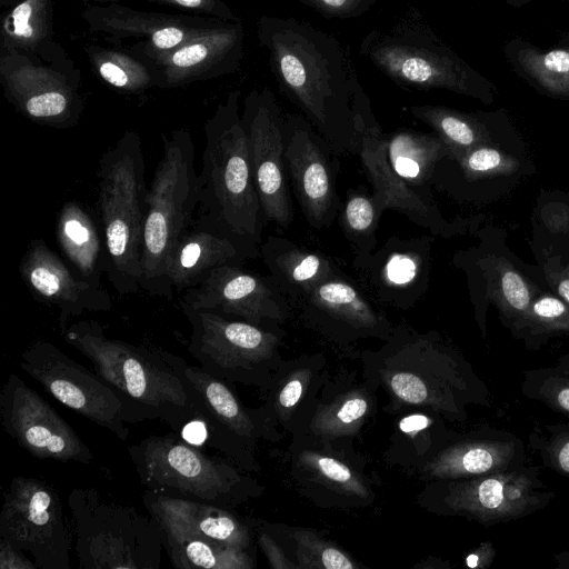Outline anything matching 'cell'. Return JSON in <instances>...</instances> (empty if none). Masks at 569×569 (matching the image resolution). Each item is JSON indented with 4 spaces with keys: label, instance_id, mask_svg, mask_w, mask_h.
I'll return each mask as SVG.
<instances>
[{
    "label": "cell",
    "instance_id": "obj_1",
    "mask_svg": "<svg viewBox=\"0 0 569 569\" xmlns=\"http://www.w3.org/2000/svg\"><path fill=\"white\" fill-rule=\"evenodd\" d=\"M258 38L284 96L338 156L356 153V73L339 41L292 17L272 16L259 19Z\"/></svg>",
    "mask_w": 569,
    "mask_h": 569
},
{
    "label": "cell",
    "instance_id": "obj_2",
    "mask_svg": "<svg viewBox=\"0 0 569 569\" xmlns=\"http://www.w3.org/2000/svg\"><path fill=\"white\" fill-rule=\"evenodd\" d=\"M64 341L82 353L123 406L127 423L161 420L173 431L198 419L183 358L106 335L96 320L71 322Z\"/></svg>",
    "mask_w": 569,
    "mask_h": 569
},
{
    "label": "cell",
    "instance_id": "obj_3",
    "mask_svg": "<svg viewBox=\"0 0 569 569\" xmlns=\"http://www.w3.org/2000/svg\"><path fill=\"white\" fill-rule=\"evenodd\" d=\"M238 98V92L231 93L204 126L194 222L259 257L264 220Z\"/></svg>",
    "mask_w": 569,
    "mask_h": 569
},
{
    "label": "cell",
    "instance_id": "obj_4",
    "mask_svg": "<svg viewBox=\"0 0 569 569\" xmlns=\"http://www.w3.org/2000/svg\"><path fill=\"white\" fill-rule=\"evenodd\" d=\"M359 54L402 88L442 89L489 103L496 84L473 69L416 11L371 30Z\"/></svg>",
    "mask_w": 569,
    "mask_h": 569
},
{
    "label": "cell",
    "instance_id": "obj_5",
    "mask_svg": "<svg viewBox=\"0 0 569 569\" xmlns=\"http://www.w3.org/2000/svg\"><path fill=\"white\" fill-rule=\"evenodd\" d=\"M146 163L141 139L124 132L99 160L98 211L107 252V277L120 295L136 293L141 280L146 212Z\"/></svg>",
    "mask_w": 569,
    "mask_h": 569
},
{
    "label": "cell",
    "instance_id": "obj_6",
    "mask_svg": "<svg viewBox=\"0 0 569 569\" xmlns=\"http://www.w3.org/2000/svg\"><path fill=\"white\" fill-rule=\"evenodd\" d=\"M162 148L146 196L140 289L151 297L171 299L166 268L173 248L194 223L199 180L188 130L162 134Z\"/></svg>",
    "mask_w": 569,
    "mask_h": 569
},
{
    "label": "cell",
    "instance_id": "obj_7",
    "mask_svg": "<svg viewBox=\"0 0 569 569\" xmlns=\"http://www.w3.org/2000/svg\"><path fill=\"white\" fill-rule=\"evenodd\" d=\"M68 507L80 569L160 568L164 548L150 516L108 500L93 488H74Z\"/></svg>",
    "mask_w": 569,
    "mask_h": 569
},
{
    "label": "cell",
    "instance_id": "obj_8",
    "mask_svg": "<svg viewBox=\"0 0 569 569\" xmlns=\"http://www.w3.org/2000/svg\"><path fill=\"white\" fill-rule=\"evenodd\" d=\"M128 452L147 490L223 508L251 491V482L230 463L209 457L173 430L141 439Z\"/></svg>",
    "mask_w": 569,
    "mask_h": 569
},
{
    "label": "cell",
    "instance_id": "obj_9",
    "mask_svg": "<svg viewBox=\"0 0 569 569\" xmlns=\"http://www.w3.org/2000/svg\"><path fill=\"white\" fill-rule=\"evenodd\" d=\"M0 539L28 553L38 569H70L73 530L58 490L43 479L13 477L0 512Z\"/></svg>",
    "mask_w": 569,
    "mask_h": 569
},
{
    "label": "cell",
    "instance_id": "obj_10",
    "mask_svg": "<svg viewBox=\"0 0 569 569\" xmlns=\"http://www.w3.org/2000/svg\"><path fill=\"white\" fill-rule=\"evenodd\" d=\"M20 368L59 402L126 441L129 428L113 389L47 340L32 342L20 357Z\"/></svg>",
    "mask_w": 569,
    "mask_h": 569
},
{
    "label": "cell",
    "instance_id": "obj_11",
    "mask_svg": "<svg viewBox=\"0 0 569 569\" xmlns=\"http://www.w3.org/2000/svg\"><path fill=\"white\" fill-rule=\"evenodd\" d=\"M191 327L190 355L210 375L252 382L271 359L278 337L259 326L180 306Z\"/></svg>",
    "mask_w": 569,
    "mask_h": 569
},
{
    "label": "cell",
    "instance_id": "obj_12",
    "mask_svg": "<svg viewBox=\"0 0 569 569\" xmlns=\"http://www.w3.org/2000/svg\"><path fill=\"white\" fill-rule=\"evenodd\" d=\"M241 120L264 223L288 228L293 206L284 164L286 114L269 89L252 90Z\"/></svg>",
    "mask_w": 569,
    "mask_h": 569
},
{
    "label": "cell",
    "instance_id": "obj_13",
    "mask_svg": "<svg viewBox=\"0 0 569 569\" xmlns=\"http://www.w3.org/2000/svg\"><path fill=\"white\" fill-rule=\"evenodd\" d=\"M337 156L305 116L286 114L287 176L306 220L317 229L330 227L342 206L337 192Z\"/></svg>",
    "mask_w": 569,
    "mask_h": 569
},
{
    "label": "cell",
    "instance_id": "obj_14",
    "mask_svg": "<svg viewBox=\"0 0 569 569\" xmlns=\"http://www.w3.org/2000/svg\"><path fill=\"white\" fill-rule=\"evenodd\" d=\"M3 430L38 459L89 465L93 453L74 429L19 376L12 373L0 392Z\"/></svg>",
    "mask_w": 569,
    "mask_h": 569
},
{
    "label": "cell",
    "instance_id": "obj_15",
    "mask_svg": "<svg viewBox=\"0 0 569 569\" xmlns=\"http://www.w3.org/2000/svg\"><path fill=\"white\" fill-rule=\"evenodd\" d=\"M351 106L357 136L356 154L371 182V194L380 210H396L433 234L445 233L448 227L431 200L415 190L389 164L386 136L357 74L352 81Z\"/></svg>",
    "mask_w": 569,
    "mask_h": 569
},
{
    "label": "cell",
    "instance_id": "obj_16",
    "mask_svg": "<svg viewBox=\"0 0 569 569\" xmlns=\"http://www.w3.org/2000/svg\"><path fill=\"white\" fill-rule=\"evenodd\" d=\"M291 301L270 276L240 264L213 269L198 286L182 292L179 307L214 312L259 326L266 320L282 321Z\"/></svg>",
    "mask_w": 569,
    "mask_h": 569
},
{
    "label": "cell",
    "instance_id": "obj_17",
    "mask_svg": "<svg viewBox=\"0 0 569 569\" xmlns=\"http://www.w3.org/2000/svg\"><path fill=\"white\" fill-rule=\"evenodd\" d=\"M19 272L33 299L58 310L61 333L73 318L86 312H106L112 308L111 298L103 286L93 284L79 276L41 239L29 243Z\"/></svg>",
    "mask_w": 569,
    "mask_h": 569
},
{
    "label": "cell",
    "instance_id": "obj_18",
    "mask_svg": "<svg viewBox=\"0 0 569 569\" xmlns=\"http://www.w3.org/2000/svg\"><path fill=\"white\" fill-rule=\"evenodd\" d=\"M430 240L390 238L356 269L371 293L400 308L427 290L430 273Z\"/></svg>",
    "mask_w": 569,
    "mask_h": 569
},
{
    "label": "cell",
    "instance_id": "obj_19",
    "mask_svg": "<svg viewBox=\"0 0 569 569\" xmlns=\"http://www.w3.org/2000/svg\"><path fill=\"white\" fill-rule=\"evenodd\" d=\"M187 376L194 409L198 419L204 423L208 442L240 460L254 436L253 418L226 380L210 375L200 366H188Z\"/></svg>",
    "mask_w": 569,
    "mask_h": 569
},
{
    "label": "cell",
    "instance_id": "obj_20",
    "mask_svg": "<svg viewBox=\"0 0 569 569\" xmlns=\"http://www.w3.org/2000/svg\"><path fill=\"white\" fill-rule=\"evenodd\" d=\"M143 506L156 521L167 522L200 539L248 550L249 527L227 508L144 490Z\"/></svg>",
    "mask_w": 569,
    "mask_h": 569
},
{
    "label": "cell",
    "instance_id": "obj_21",
    "mask_svg": "<svg viewBox=\"0 0 569 569\" xmlns=\"http://www.w3.org/2000/svg\"><path fill=\"white\" fill-rule=\"evenodd\" d=\"M258 256L233 239L196 222L173 248L166 268V283L173 293L198 286L213 269L242 266Z\"/></svg>",
    "mask_w": 569,
    "mask_h": 569
},
{
    "label": "cell",
    "instance_id": "obj_22",
    "mask_svg": "<svg viewBox=\"0 0 569 569\" xmlns=\"http://www.w3.org/2000/svg\"><path fill=\"white\" fill-rule=\"evenodd\" d=\"M259 251L269 276L291 302L301 301L313 287L339 272L327 256L279 236H268Z\"/></svg>",
    "mask_w": 569,
    "mask_h": 569
},
{
    "label": "cell",
    "instance_id": "obj_23",
    "mask_svg": "<svg viewBox=\"0 0 569 569\" xmlns=\"http://www.w3.org/2000/svg\"><path fill=\"white\" fill-rule=\"evenodd\" d=\"M58 246L71 268L89 282L102 286L107 252L101 227L91 211L77 200L61 207L56 222Z\"/></svg>",
    "mask_w": 569,
    "mask_h": 569
},
{
    "label": "cell",
    "instance_id": "obj_24",
    "mask_svg": "<svg viewBox=\"0 0 569 569\" xmlns=\"http://www.w3.org/2000/svg\"><path fill=\"white\" fill-rule=\"evenodd\" d=\"M502 54L516 76L539 92L569 99V33L550 49L516 36L502 46Z\"/></svg>",
    "mask_w": 569,
    "mask_h": 569
},
{
    "label": "cell",
    "instance_id": "obj_25",
    "mask_svg": "<svg viewBox=\"0 0 569 569\" xmlns=\"http://www.w3.org/2000/svg\"><path fill=\"white\" fill-rule=\"evenodd\" d=\"M387 159L393 171L412 187H423L437 164L450 152L437 133L398 129L386 136Z\"/></svg>",
    "mask_w": 569,
    "mask_h": 569
},
{
    "label": "cell",
    "instance_id": "obj_26",
    "mask_svg": "<svg viewBox=\"0 0 569 569\" xmlns=\"http://www.w3.org/2000/svg\"><path fill=\"white\" fill-rule=\"evenodd\" d=\"M156 523L163 548L174 568L251 569L254 566L248 550L200 539L163 521Z\"/></svg>",
    "mask_w": 569,
    "mask_h": 569
},
{
    "label": "cell",
    "instance_id": "obj_27",
    "mask_svg": "<svg viewBox=\"0 0 569 569\" xmlns=\"http://www.w3.org/2000/svg\"><path fill=\"white\" fill-rule=\"evenodd\" d=\"M301 301L355 329L377 330L383 323L368 299L340 272L318 283Z\"/></svg>",
    "mask_w": 569,
    "mask_h": 569
},
{
    "label": "cell",
    "instance_id": "obj_28",
    "mask_svg": "<svg viewBox=\"0 0 569 569\" xmlns=\"http://www.w3.org/2000/svg\"><path fill=\"white\" fill-rule=\"evenodd\" d=\"M408 111L439 136L450 152V159L456 161L472 148L491 140L482 116L431 104L412 106Z\"/></svg>",
    "mask_w": 569,
    "mask_h": 569
},
{
    "label": "cell",
    "instance_id": "obj_29",
    "mask_svg": "<svg viewBox=\"0 0 569 569\" xmlns=\"http://www.w3.org/2000/svg\"><path fill=\"white\" fill-rule=\"evenodd\" d=\"M381 213L372 194L361 191L348 192L338 217L343 234L356 252L355 268L359 267L378 244L377 230Z\"/></svg>",
    "mask_w": 569,
    "mask_h": 569
},
{
    "label": "cell",
    "instance_id": "obj_30",
    "mask_svg": "<svg viewBox=\"0 0 569 569\" xmlns=\"http://www.w3.org/2000/svg\"><path fill=\"white\" fill-rule=\"evenodd\" d=\"M500 461L497 448L473 442L443 451L427 466V471L436 478H457L491 471Z\"/></svg>",
    "mask_w": 569,
    "mask_h": 569
},
{
    "label": "cell",
    "instance_id": "obj_31",
    "mask_svg": "<svg viewBox=\"0 0 569 569\" xmlns=\"http://www.w3.org/2000/svg\"><path fill=\"white\" fill-rule=\"evenodd\" d=\"M368 400L361 391H349L318 409L311 429L322 437H340L356 432L368 413Z\"/></svg>",
    "mask_w": 569,
    "mask_h": 569
},
{
    "label": "cell",
    "instance_id": "obj_32",
    "mask_svg": "<svg viewBox=\"0 0 569 569\" xmlns=\"http://www.w3.org/2000/svg\"><path fill=\"white\" fill-rule=\"evenodd\" d=\"M298 550V567L353 569L357 566L340 549L307 530L292 533Z\"/></svg>",
    "mask_w": 569,
    "mask_h": 569
},
{
    "label": "cell",
    "instance_id": "obj_33",
    "mask_svg": "<svg viewBox=\"0 0 569 569\" xmlns=\"http://www.w3.org/2000/svg\"><path fill=\"white\" fill-rule=\"evenodd\" d=\"M468 180L511 174L519 162L511 156L488 143L477 146L457 160Z\"/></svg>",
    "mask_w": 569,
    "mask_h": 569
},
{
    "label": "cell",
    "instance_id": "obj_34",
    "mask_svg": "<svg viewBox=\"0 0 569 569\" xmlns=\"http://www.w3.org/2000/svg\"><path fill=\"white\" fill-rule=\"evenodd\" d=\"M507 495L503 481L487 478L480 482L458 486L449 502L457 509L493 511L506 505Z\"/></svg>",
    "mask_w": 569,
    "mask_h": 569
},
{
    "label": "cell",
    "instance_id": "obj_35",
    "mask_svg": "<svg viewBox=\"0 0 569 569\" xmlns=\"http://www.w3.org/2000/svg\"><path fill=\"white\" fill-rule=\"evenodd\" d=\"M300 460L318 478L340 489L342 492L358 497L368 496V490L363 482L349 467L339 460L312 451H305Z\"/></svg>",
    "mask_w": 569,
    "mask_h": 569
},
{
    "label": "cell",
    "instance_id": "obj_36",
    "mask_svg": "<svg viewBox=\"0 0 569 569\" xmlns=\"http://www.w3.org/2000/svg\"><path fill=\"white\" fill-rule=\"evenodd\" d=\"M498 293L502 305L517 313H527L532 291L527 281L515 270L503 269L499 277Z\"/></svg>",
    "mask_w": 569,
    "mask_h": 569
},
{
    "label": "cell",
    "instance_id": "obj_37",
    "mask_svg": "<svg viewBox=\"0 0 569 569\" xmlns=\"http://www.w3.org/2000/svg\"><path fill=\"white\" fill-rule=\"evenodd\" d=\"M39 0H27L17 6L9 14L4 30L7 33L19 41H28L33 39L40 23L39 11L37 4Z\"/></svg>",
    "mask_w": 569,
    "mask_h": 569
},
{
    "label": "cell",
    "instance_id": "obj_38",
    "mask_svg": "<svg viewBox=\"0 0 569 569\" xmlns=\"http://www.w3.org/2000/svg\"><path fill=\"white\" fill-rule=\"evenodd\" d=\"M321 16L332 19L358 18L375 6L378 0H299Z\"/></svg>",
    "mask_w": 569,
    "mask_h": 569
},
{
    "label": "cell",
    "instance_id": "obj_39",
    "mask_svg": "<svg viewBox=\"0 0 569 569\" xmlns=\"http://www.w3.org/2000/svg\"><path fill=\"white\" fill-rule=\"evenodd\" d=\"M533 320L549 328H569V308L553 296H541L530 305L528 310Z\"/></svg>",
    "mask_w": 569,
    "mask_h": 569
},
{
    "label": "cell",
    "instance_id": "obj_40",
    "mask_svg": "<svg viewBox=\"0 0 569 569\" xmlns=\"http://www.w3.org/2000/svg\"><path fill=\"white\" fill-rule=\"evenodd\" d=\"M309 378V371L299 370L287 380L277 397V405L281 410H291L299 402Z\"/></svg>",
    "mask_w": 569,
    "mask_h": 569
},
{
    "label": "cell",
    "instance_id": "obj_41",
    "mask_svg": "<svg viewBox=\"0 0 569 569\" xmlns=\"http://www.w3.org/2000/svg\"><path fill=\"white\" fill-rule=\"evenodd\" d=\"M0 569H38L32 559L4 539H0Z\"/></svg>",
    "mask_w": 569,
    "mask_h": 569
},
{
    "label": "cell",
    "instance_id": "obj_42",
    "mask_svg": "<svg viewBox=\"0 0 569 569\" xmlns=\"http://www.w3.org/2000/svg\"><path fill=\"white\" fill-rule=\"evenodd\" d=\"M259 545L264 552L266 557L269 560V563L272 568L281 569V568H297V565L290 562L282 549L276 543V541L266 532L260 533L259 536Z\"/></svg>",
    "mask_w": 569,
    "mask_h": 569
},
{
    "label": "cell",
    "instance_id": "obj_43",
    "mask_svg": "<svg viewBox=\"0 0 569 569\" xmlns=\"http://www.w3.org/2000/svg\"><path fill=\"white\" fill-rule=\"evenodd\" d=\"M186 38L183 30L177 27H166L156 30L151 34V41L158 49H171L178 47Z\"/></svg>",
    "mask_w": 569,
    "mask_h": 569
},
{
    "label": "cell",
    "instance_id": "obj_44",
    "mask_svg": "<svg viewBox=\"0 0 569 569\" xmlns=\"http://www.w3.org/2000/svg\"><path fill=\"white\" fill-rule=\"evenodd\" d=\"M99 73L104 81L116 88H128L131 79L126 70L118 63L104 61L99 66Z\"/></svg>",
    "mask_w": 569,
    "mask_h": 569
},
{
    "label": "cell",
    "instance_id": "obj_45",
    "mask_svg": "<svg viewBox=\"0 0 569 569\" xmlns=\"http://www.w3.org/2000/svg\"><path fill=\"white\" fill-rule=\"evenodd\" d=\"M431 423V420L423 415L408 416L399 422L401 431L408 435H415L426 429Z\"/></svg>",
    "mask_w": 569,
    "mask_h": 569
},
{
    "label": "cell",
    "instance_id": "obj_46",
    "mask_svg": "<svg viewBox=\"0 0 569 569\" xmlns=\"http://www.w3.org/2000/svg\"><path fill=\"white\" fill-rule=\"evenodd\" d=\"M558 463L562 471L569 472V441L558 452Z\"/></svg>",
    "mask_w": 569,
    "mask_h": 569
},
{
    "label": "cell",
    "instance_id": "obj_47",
    "mask_svg": "<svg viewBox=\"0 0 569 569\" xmlns=\"http://www.w3.org/2000/svg\"><path fill=\"white\" fill-rule=\"evenodd\" d=\"M557 291L560 295V297L569 303V278H562L558 282Z\"/></svg>",
    "mask_w": 569,
    "mask_h": 569
},
{
    "label": "cell",
    "instance_id": "obj_48",
    "mask_svg": "<svg viewBox=\"0 0 569 569\" xmlns=\"http://www.w3.org/2000/svg\"><path fill=\"white\" fill-rule=\"evenodd\" d=\"M557 401L562 409L569 411V388L560 390L557 396Z\"/></svg>",
    "mask_w": 569,
    "mask_h": 569
},
{
    "label": "cell",
    "instance_id": "obj_49",
    "mask_svg": "<svg viewBox=\"0 0 569 569\" xmlns=\"http://www.w3.org/2000/svg\"><path fill=\"white\" fill-rule=\"evenodd\" d=\"M505 1H506V3L509 7H512L515 9H519V8L523 7L525 4H527V3H529V2H531L533 0H505ZM565 1L569 2V0H565Z\"/></svg>",
    "mask_w": 569,
    "mask_h": 569
}]
</instances>
